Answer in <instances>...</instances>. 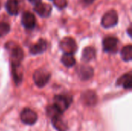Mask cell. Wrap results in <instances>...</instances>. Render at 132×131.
<instances>
[{
	"instance_id": "9c48e42d",
	"label": "cell",
	"mask_w": 132,
	"mask_h": 131,
	"mask_svg": "<svg viewBox=\"0 0 132 131\" xmlns=\"http://www.w3.org/2000/svg\"><path fill=\"white\" fill-rule=\"evenodd\" d=\"M81 99L83 103L89 107L94 106L97 103V94L93 90H87L84 93H83L81 96Z\"/></svg>"
},
{
	"instance_id": "52a82bcc",
	"label": "cell",
	"mask_w": 132,
	"mask_h": 131,
	"mask_svg": "<svg viewBox=\"0 0 132 131\" xmlns=\"http://www.w3.org/2000/svg\"><path fill=\"white\" fill-rule=\"evenodd\" d=\"M34 11L41 17L47 18L50 15L52 12V7L47 3H43L42 2L36 4L34 5Z\"/></svg>"
},
{
	"instance_id": "7c38bea8",
	"label": "cell",
	"mask_w": 132,
	"mask_h": 131,
	"mask_svg": "<svg viewBox=\"0 0 132 131\" xmlns=\"http://www.w3.org/2000/svg\"><path fill=\"white\" fill-rule=\"evenodd\" d=\"M46 42L45 39H40L37 41L36 43H35L34 45H32L30 49H29V52L32 55H38V54H41L43 53H44L46 49Z\"/></svg>"
},
{
	"instance_id": "e0dca14e",
	"label": "cell",
	"mask_w": 132,
	"mask_h": 131,
	"mask_svg": "<svg viewBox=\"0 0 132 131\" xmlns=\"http://www.w3.org/2000/svg\"><path fill=\"white\" fill-rule=\"evenodd\" d=\"M12 73L15 83L18 86L22 83V69L21 65L12 66Z\"/></svg>"
},
{
	"instance_id": "603a6c76",
	"label": "cell",
	"mask_w": 132,
	"mask_h": 131,
	"mask_svg": "<svg viewBox=\"0 0 132 131\" xmlns=\"http://www.w3.org/2000/svg\"><path fill=\"white\" fill-rule=\"evenodd\" d=\"M94 1V0H83V2H84V4H86V5H90V4H91Z\"/></svg>"
},
{
	"instance_id": "9a60e30c",
	"label": "cell",
	"mask_w": 132,
	"mask_h": 131,
	"mask_svg": "<svg viewBox=\"0 0 132 131\" xmlns=\"http://www.w3.org/2000/svg\"><path fill=\"white\" fill-rule=\"evenodd\" d=\"M22 0H8L5 3V8L11 15H16L19 12V5Z\"/></svg>"
},
{
	"instance_id": "7402d4cb",
	"label": "cell",
	"mask_w": 132,
	"mask_h": 131,
	"mask_svg": "<svg viewBox=\"0 0 132 131\" xmlns=\"http://www.w3.org/2000/svg\"><path fill=\"white\" fill-rule=\"evenodd\" d=\"M54 5L59 9H63L67 5V0H53Z\"/></svg>"
},
{
	"instance_id": "8fae6325",
	"label": "cell",
	"mask_w": 132,
	"mask_h": 131,
	"mask_svg": "<svg viewBox=\"0 0 132 131\" xmlns=\"http://www.w3.org/2000/svg\"><path fill=\"white\" fill-rule=\"evenodd\" d=\"M22 24L26 29H32L36 25L35 15L30 12H25L22 17Z\"/></svg>"
},
{
	"instance_id": "d4e9b609",
	"label": "cell",
	"mask_w": 132,
	"mask_h": 131,
	"mask_svg": "<svg viewBox=\"0 0 132 131\" xmlns=\"http://www.w3.org/2000/svg\"><path fill=\"white\" fill-rule=\"evenodd\" d=\"M2 0H0V8L2 7Z\"/></svg>"
},
{
	"instance_id": "ffe728a7",
	"label": "cell",
	"mask_w": 132,
	"mask_h": 131,
	"mask_svg": "<svg viewBox=\"0 0 132 131\" xmlns=\"http://www.w3.org/2000/svg\"><path fill=\"white\" fill-rule=\"evenodd\" d=\"M46 113H47V115L50 118H53V117H57V116H61L63 114L62 113H60L56 109V107L53 104L47 107V108H46Z\"/></svg>"
},
{
	"instance_id": "ba28073f",
	"label": "cell",
	"mask_w": 132,
	"mask_h": 131,
	"mask_svg": "<svg viewBox=\"0 0 132 131\" xmlns=\"http://www.w3.org/2000/svg\"><path fill=\"white\" fill-rule=\"evenodd\" d=\"M77 74L81 80L86 81L91 79L94 76V69L88 65H80L77 70Z\"/></svg>"
},
{
	"instance_id": "7a4b0ae2",
	"label": "cell",
	"mask_w": 132,
	"mask_h": 131,
	"mask_svg": "<svg viewBox=\"0 0 132 131\" xmlns=\"http://www.w3.org/2000/svg\"><path fill=\"white\" fill-rule=\"evenodd\" d=\"M72 103V97L66 95L55 96L53 99V105L60 113H64L70 106Z\"/></svg>"
},
{
	"instance_id": "44dd1931",
	"label": "cell",
	"mask_w": 132,
	"mask_h": 131,
	"mask_svg": "<svg viewBox=\"0 0 132 131\" xmlns=\"http://www.w3.org/2000/svg\"><path fill=\"white\" fill-rule=\"evenodd\" d=\"M9 30H10V26L8 23L0 22V37L8 34Z\"/></svg>"
},
{
	"instance_id": "5b68a950",
	"label": "cell",
	"mask_w": 132,
	"mask_h": 131,
	"mask_svg": "<svg viewBox=\"0 0 132 131\" xmlns=\"http://www.w3.org/2000/svg\"><path fill=\"white\" fill-rule=\"evenodd\" d=\"M9 50L11 51L10 54V60L12 66H18L21 65V62L23 59L24 53L23 50L18 46L13 44L12 47H9Z\"/></svg>"
},
{
	"instance_id": "6da1fadb",
	"label": "cell",
	"mask_w": 132,
	"mask_h": 131,
	"mask_svg": "<svg viewBox=\"0 0 132 131\" xmlns=\"http://www.w3.org/2000/svg\"><path fill=\"white\" fill-rule=\"evenodd\" d=\"M50 77H51L50 73L46 69H38L34 72L32 75V78L35 84L39 88L45 86L48 83Z\"/></svg>"
},
{
	"instance_id": "d6986e66",
	"label": "cell",
	"mask_w": 132,
	"mask_h": 131,
	"mask_svg": "<svg viewBox=\"0 0 132 131\" xmlns=\"http://www.w3.org/2000/svg\"><path fill=\"white\" fill-rule=\"evenodd\" d=\"M121 56L124 61L130 62L132 59V46L131 45L126 46L123 47L121 51Z\"/></svg>"
},
{
	"instance_id": "cb8c5ba5",
	"label": "cell",
	"mask_w": 132,
	"mask_h": 131,
	"mask_svg": "<svg viewBox=\"0 0 132 131\" xmlns=\"http://www.w3.org/2000/svg\"><path fill=\"white\" fill-rule=\"evenodd\" d=\"M31 3H32V4H34V5H36V4H38L39 2H41V0H29Z\"/></svg>"
},
{
	"instance_id": "3957f363",
	"label": "cell",
	"mask_w": 132,
	"mask_h": 131,
	"mask_svg": "<svg viewBox=\"0 0 132 131\" xmlns=\"http://www.w3.org/2000/svg\"><path fill=\"white\" fill-rule=\"evenodd\" d=\"M118 22V12L114 10L108 11L101 19V25L104 28L108 29L115 26Z\"/></svg>"
},
{
	"instance_id": "30bf717a",
	"label": "cell",
	"mask_w": 132,
	"mask_h": 131,
	"mask_svg": "<svg viewBox=\"0 0 132 131\" xmlns=\"http://www.w3.org/2000/svg\"><path fill=\"white\" fill-rule=\"evenodd\" d=\"M118 39L115 37H107L103 40V49L104 52L114 53L116 51Z\"/></svg>"
},
{
	"instance_id": "4fadbf2b",
	"label": "cell",
	"mask_w": 132,
	"mask_h": 131,
	"mask_svg": "<svg viewBox=\"0 0 132 131\" xmlns=\"http://www.w3.org/2000/svg\"><path fill=\"white\" fill-rule=\"evenodd\" d=\"M51 123L53 127L57 131H67L68 130L67 124L62 118V115L51 118Z\"/></svg>"
},
{
	"instance_id": "ac0fdd59",
	"label": "cell",
	"mask_w": 132,
	"mask_h": 131,
	"mask_svg": "<svg viewBox=\"0 0 132 131\" xmlns=\"http://www.w3.org/2000/svg\"><path fill=\"white\" fill-rule=\"evenodd\" d=\"M61 62L66 67H72L76 64L75 58L73 57V54L70 53H64L61 57Z\"/></svg>"
},
{
	"instance_id": "2e32d148",
	"label": "cell",
	"mask_w": 132,
	"mask_h": 131,
	"mask_svg": "<svg viewBox=\"0 0 132 131\" xmlns=\"http://www.w3.org/2000/svg\"><path fill=\"white\" fill-rule=\"evenodd\" d=\"M96 56V51L94 48L91 46H87L84 48L83 53H82V61L84 63H89L92 59L95 58Z\"/></svg>"
},
{
	"instance_id": "8992f818",
	"label": "cell",
	"mask_w": 132,
	"mask_h": 131,
	"mask_svg": "<svg viewBox=\"0 0 132 131\" xmlns=\"http://www.w3.org/2000/svg\"><path fill=\"white\" fill-rule=\"evenodd\" d=\"M20 119L22 122L26 125L32 126L37 121V114L29 108H25L20 113Z\"/></svg>"
},
{
	"instance_id": "5bb4252c",
	"label": "cell",
	"mask_w": 132,
	"mask_h": 131,
	"mask_svg": "<svg viewBox=\"0 0 132 131\" xmlns=\"http://www.w3.org/2000/svg\"><path fill=\"white\" fill-rule=\"evenodd\" d=\"M116 85L118 86H123V88L126 90H131L132 87L131 73L124 74L121 77H120L118 80Z\"/></svg>"
},
{
	"instance_id": "277c9868",
	"label": "cell",
	"mask_w": 132,
	"mask_h": 131,
	"mask_svg": "<svg viewBox=\"0 0 132 131\" xmlns=\"http://www.w3.org/2000/svg\"><path fill=\"white\" fill-rule=\"evenodd\" d=\"M60 48L64 53L73 54L77 50V45L73 38L65 37L61 40L60 43Z\"/></svg>"
}]
</instances>
